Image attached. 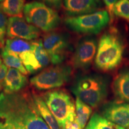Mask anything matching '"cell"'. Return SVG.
Returning a JSON list of instances; mask_svg holds the SVG:
<instances>
[{"mask_svg": "<svg viewBox=\"0 0 129 129\" xmlns=\"http://www.w3.org/2000/svg\"><path fill=\"white\" fill-rule=\"evenodd\" d=\"M0 110L22 129H50L40 115L32 94L1 92Z\"/></svg>", "mask_w": 129, "mask_h": 129, "instance_id": "6da1fadb", "label": "cell"}, {"mask_svg": "<svg viewBox=\"0 0 129 129\" xmlns=\"http://www.w3.org/2000/svg\"><path fill=\"white\" fill-rule=\"evenodd\" d=\"M124 43L115 28H110L100 38L94 59L95 67L103 72L114 70L121 64L124 52Z\"/></svg>", "mask_w": 129, "mask_h": 129, "instance_id": "7a4b0ae2", "label": "cell"}, {"mask_svg": "<svg viewBox=\"0 0 129 129\" xmlns=\"http://www.w3.org/2000/svg\"><path fill=\"white\" fill-rule=\"evenodd\" d=\"M109 81L98 74H84L77 77L71 90L76 98L93 108L104 104L108 94Z\"/></svg>", "mask_w": 129, "mask_h": 129, "instance_id": "3957f363", "label": "cell"}, {"mask_svg": "<svg viewBox=\"0 0 129 129\" xmlns=\"http://www.w3.org/2000/svg\"><path fill=\"white\" fill-rule=\"evenodd\" d=\"M41 96L62 128L67 121L75 120V104L66 90H49Z\"/></svg>", "mask_w": 129, "mask_h": 129, "instance_id": "277c9868", "label": "cell"}, {"mask_svg": "<svg viewBox=\"0 0 129 129\" xmlns=\"http://www.w3.org/2000/svg\"><path fill=\"white\" fill-rule=\"evenodd\" d=\"M23 15L29 23L47 33L56 29L60 23V17L55 10L38 1L26 4Z\"/></svg>", "mask_w": 129, "mask_h": 129, "instance_id": "5b68a950", "label": "cell"}, {"mask_svg": "<svg viewBox=\"0 0 129 129\" xmlns=\"http://www.w3.org/2000/svg\"><path fill=\"white\" fill-rule=\"evenodd\" d=\"M111 19L107 10H98L91 13L68 17L64 20L69 29L79 34H98L110 22Z\"/></svg>", "mask_w": 129, "mask_h": 129, "instance_id": "8992f818", "label": "cell"}, {"mask_svg": "<svg viewBox=\"0 0 129 129\" xmlns=\"http://www.w3.org/2000/svg\"><path fill=\"white\" fill-rule=\"evenodd\" d=\"M71 67L66 64H56L47 68L30 79V83L38 90H51L63 86L70 80Z\"/></svg>", "mask_w": 129, "mask_h": 129, "instance_id": "52a82bcc", "label": "cell"}, {"mask_svg": "<svg viewBox=\"0 0 129 129\" xmlns=\"http://www.w3.org/2000/svg\"><path fill=\"white\" fill-rule=\"evenodd\" d=\"M43 42L51 63L56 65L62 64L72 49L69 35L62 32H47L43 37Z\"/></svg>", "mask_w": 129, "mask_h": 129, "instance_id": "ba28073f", "label": "cell"}, {"mask_svg": "<svg viewBox=\"0 0 129 129\" xmlns=\"http://www.w3.org/2000/svg\"><path fill=\"white\" fill-rule=\"evenodd\" d=\"M98 41L94 37H84L78 42L71 59V64L74 69L89 68L96 57Z\"/></svg>", "mask_w": 129, "mask_h": 129, "instance_id": "9c48e42d", "label": "cell"}, {"mask_svg": "<svg viewBox=\"0 0 129 129\" xmlns=\"http://www.w3.org/2000/svg\"><path fill=\"white\" fill-rule=\"evenodd\" d=\"M41 30L29 23L23 17H11L8 19L6 35L9 38H19L26 41L38 39Z\"/></svg>", "mask_w": 129, "mask_h": 129, "instance_id": "30bf717a", "label": "cell"}, {"mask_svg": "<svg viewBox=\"0 0 129 129\" xmlns=\"http://www.w3.org/2000/svg\"><path fill=\"white\" fill-rule=\"evenodd\" d=\"M101 115L119 126L129 129V104L109 102L102 106Z\"/></svg>", "mask_w": 129, "mask_h": 129, "instance_id": "8fae6325", "label": "cell"}, {"mask_svg": "<svg viewBox=\"0 0 129 129\" xmlns=\"http://www.w3.org/2000/svg\"><path fill=\"white\" fill-rule=\"evenodd\" d=\"M64 11L69 17L97 12L101 7L99 0H63Z\"/></svg>", "mask_w": 129, "mask_h": 129, "instance_id": "7c38bea8", "label": "cell"}, {"mask_svg": "<svg viewBox=\"0 0 129 129\" xmlns=\"http://www.w3.org/2000/svg\"><path fill=\"white\" fill-rule=\"evenodd\" d=\"M28 78L17 69L9 68L3 81V90L5 93L12 94L18 93L26 86Z\"/></svg>", "mask_w": 129, "mask_h": 129, "instance_id": "4fadbf2b", "label": "cell"}, {"mask_svg": "<svg viewBox=\"0 0 129 129\" xmlns=\"http://www.w3.org/2000/svg\"><path fill=\"white\" fill-rule=\"evenodd\" d=\"M112 88L116 98L129 103V68L121 69L113 80Z\"/></svg>", "mask_w": 129, "mask_h": 129, "instance_id": "5bb4252c", "label": "cell"}, {"mask_svg": "<svg viewBox=\"0 0 129 129\" xmlns=\"http://www.w3.org/2000/svg\"><path fill=\"white\" fill-rule=\"evenodd\" d=\"M32 96L40 115L46 122L49 128L50 129H62L55 117L48 109L42 96L35 93L32 94Z\"/></svg>", "mask_w": 129, "mask_h": 129, "instance_id": "9a60e30c", "label": "cell"}, {"mask_svg": "<svg viewBox=\"0 0 129 129\" xmlns=\"http://www.w3.org/2000/svg\"><path fill=\"white\" fill-rule=\"evenodd\" d=\"M25 5V0H5L0 3V9L10 17H22Z\"/></svg>", "mask_w": 129, "mask_h": 129, "instance_id": "2e32d148", "label": "cell"}, {"mask_svg": "<svg viewBox=\"0 0 129 129\" xmlns=\"http://www.w3.org/2000/svg\"><path fill=\"white\" fill-rule=\"evenodd\" d=\"M92 113V108L80 99L75 101V121L81 129H84Z\"/></svg>", "mask_w": 129, "mask_h": 129, "instance_id": "e0dca14e", "label": "cell"}, {"mask_svg": "<svg viewBox=\"0 0 129 129\" xmlns=\"http://www.w3.org/2000/svg\"><path fill=\"white\" fill-rule=\"evenodd\" d=\"M3 48L10 54L19 56L21 53L31 50V43L19 38H9Z\"/></svg>", "mask_w": 129, "mask_h": 129, "instance_id": "ac0fdd59", "label": "cell"}, {"mask_svg": "<svg viewBox=\"0 0 129 129\" xmlns=\"http://www.w3.org/2000/svg\"><path fill=\"white\" fill-rule=\"evenodd\" d=\"M31 51L42 67L46 68L51 62L50 59L43 45V40H36L31 42Z\"/></svg>", "mask_w": 129, "mask_h": 129, "instance_id": "d6986e66", "label": "cell"}, {"mask_svg": "<svg viewBox=\"0 0 129 129\" xmlns=\"http://www.w3.org/2000/svg\"><path fill=\"white\" fill-rule=\"evenodd\" d=\"M120 126L109 121L98 113H94L84 129H120Z\"/></svg>", "mask_w": 129, "mask_h": 129, "instance_id": "ffe728a7", "label": "cell"}, {"mask_svg": "<svg viewBox=\"0 0 129 129\" xmlns=\"http://www.w3.org/2000/svg\"><path fill=\"white\" fill-rule=\"evenodd\" d=\"M19 57L28 73H35L42 69L40 63L37 60L35 54L31 50L21 53L19 55Z\"/></svg>", "mask_w": 129, "mask_h": 129, "instance_id": "44dd1931", "label": "cell"}, {"mask_svg": "<svg viewBox=\"0 0 129 129\" xmlns=\"http://www.w3.org/2000/svg\"><path fill=\"white\" fill-rule=\"evenodd\" d=\"M1 56L3 62L7 67L17 69L24 75H27L28 74L22 60H20L18 56L10 54L5 51L3 48H2Z\"/></svg>", "mask_w": 129, "mask_h": 129, "instance_id": "7402d4cb", "label": "cell"}, {"mask_svg": "<svg viewBox=\"0 0 129 129\" xmlns=\"http://www.w3.org/2000/svg\"><path fill=\"white\" fill-rule=\"evenodd\" d=\"M114 14L129 23V0H119L114 7Z\"/></svg>", "mask_w": 129, "mask_h": 129, "instance_id": "603a6c76", "label": "cell"}, {"mask_svg": "<svg viewBox=\"0 0 129 129\" xmlns=\"http://www.w3.org/2000/svg\"><path fill=\"white\" fill-rule=\"evenodd\" d=\"M8 20L7 16L0 9V47L3 48L5 43V36L7 34Z\"/></svg>", "mask_w": 129, "mask_h": 129, "instance_id": "cb8c5ba5", "label": "cell"}, {"mask_svg": "<svg viewBox=\"0 0 129 129\" xmlns=\"http://www.w3.org/2000/svg\"><path fill=\"white\" fill-rule=\"evenodd\" d=\"M0 129H22L0 110Z\"/></svg>", "mask_w": 129, "mask_h": 129, "instance_id": "d4e9b609", "label": "cell"}, {"mask_svg": "<svg viewBox=\"0 0 129 129\" xmlns=\"http://www.w3.org/2000/svg\"><path fill=\"white\" fill-rule=\"evenodd\" d=\"M105 4L106 8H107L108 10V12L109 14V16H110V19H111V21H112L114 20V7L115 6V5L116 4L118 1L119 0H103Z\"/></svg>", "mask_w": 129, "mask_h": 129, "instance_id": "484cf974", "label": "cell"}, {"mask_svg": "<svg viewBox=\"0 0 129 129\" xmlns=\"http://www.w3.org/2000/svg\"><path fill=\"white\" fill-rule=\"evenodd\" d=\"M40 1L54 10L60 9L63 2V0H40Z\"/></svg>", "mask_w": 129, "mask_h": 129, "instance_id": "4316f807", "label": "cell"}, {"mask_svg": "<svg viewBox=\"0 0 129 129\" xmlns=\"http://www.w3.org/2000/svg\"><path fill=\"white\" fill-rule=\"evenodd\" d=\"M7 67L4 63L3 61L0 59V81H2L6 77L7 73Z\"/></svg>", "mask_w": 129, "mask_h": 129, "instance_id": "83f0119b", "label": "cell"}, {"mask_svg": "<svg viewBox=\"0 0 129 129\" xmlns=\"http://www.w3.org/2000/svg\"><path fill=\"white\" fill-rule=\"evenodd\" d=\"M62 129H81L75 120L73 121H67Z\"/></svg>", "mask_w": 129, "mask_h": 129, "instance_id": "f1b7e54d", "label": "cell"}, {"mask_svg": "<svg viewBox=\"0 0 129 129\" xmlns=\"http://www.w3.org/2000/svg\"><path fill=\"white\" fill-rule=\"evenodd\" d=\"M3 89V81H0V93H1V91H2Z\"/></svg>", "mask_w": 129, "mask_h": 129, "instance_id": "f546056e", "label": "cell"}, {"mask_svg": "<svg viewBox=\"0 0 129 129\" xmlns=\"http://www.w3.org/2000/svg\"><path fill=\"white\" fill-rule=\"evenodd\" d=\"M5 1V0H0V3L3 2V1Z\"/></svg>", "mask_w": 129, "mask_h": 129, "instance_id": "4dcf8cb0", "label": "cell"}, {"mask_svg": "<svg viewBox=\"0 0 129 129\" xmlns=\"http://www.w3.org/2000/svg\"><path fill=\"white\" fill-rule=\"evenodd\" d=\"M120 129H126V128H123V127H120Z\"/></svg>", "mask_w": 129, "mask_h": 129, "instance_id": "1f68e13d", "label": "cell"}]
</instances>
